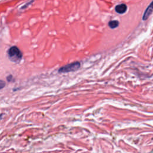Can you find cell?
<instances>
[{
    "label": "cell",
    "instance_id": "1",
    "mask_svg": "<svg viewBox=\"0 0 153 153\" xmlns=\"http://www.w3.org/2000/svg\"><path fill=\"white\" fill-rule=\"evenodd\" d=\"M7 55L9 59L15 63H19L22 58L21 51L16 46H13L9 49L7 52Z\"/></svg>",
    "mask_w": 153,
    "mask_h": 153
},
{
    "label": "cell",
    "instance_id": "2",
    "mask_svg": "<svg viewBox=\"0 0 153 153\" xmlns=\"http://www.w3.org/2000/svg\"><path fill=\"white\" fill-rule=\"evenodd\" d=\"M80 67V64L78 62L72 63V64L67 65L59 69V72L61 73H66L69 72L75 71Z\"/></svg>",
    "mask_w": 153,
    "mask_h": 153
},
{
    "label": "cell",
    "instance_id": "3",
    "mask_svg": "<svg viewBox=\"0 0 153 153\" xmlns=\"http://www.w3.org/2000/svg\"><path fill=\"white\" fill-rule=\"evenodd\" d=\"M152 12H153V1L150 4V5L146 9L144 14H143V15L142 19L143 21H146L149 17V16L151 14Z\"/></svg>",
    "mask_w": 153,
    "mask_h": 153
},
{
    "label": "cell",
    "instance_id": "4",
    "mask_svg": "<svg viewBox=\"0 0 153 153\" xmlns=\"http://www.w3.org/2000/svg\"><path fill=\"white\" fill-rule=\"evenodd\" d=\"M127 10V6L124 4H119L115 7V12L119 14H123Z\"/></svg>",
    "mask_w": 153,
    "mask_h": 153
},
{
    "label": "cell",
    "instance_id": "5",
    "mask_svg": "<svg viewBox=\"0 0 153 153\" xmlns=\"http://www.w3.org/2000/svg\"><path fill=\"white\" fill-rule=\"evenodd\" d=\"M108 25L111 29H114L117 28V27H118L119 25V22L117 21H112L109 22Z\"/></svg>",
    "mask_w": 153,
    "mask_h": 153
},
{
    "label": "cell",
    "instance_id": "6",
    "mask_svg": "<svg viewBox=\"0 0 153 153\" xmlns=\"http://www.w3.org/2000/svg\"><path fill=\"white\" fill-rule=\"evenodd\" d=\"M5 86V83L3 80H0V90L4 88Z\"/></svg>",
    "mask_w": 153,
    "mask_h": 153
},
{
    "label": "cell",
    "instance_id": "7",
    "mask_svg": "<svg viewBox=\"0 0 153 153\" xmlns=\"http://www.w3.org/2000/svg\"><path fill=\"white\" fill-rule=\"evenodd\" d=\"M34 1V0H32V1H30L29 3H27V4H25L21 8L22 9H23V8H26L27 7H28L29 5H30L32 3V1Z\"/></svg>",
    "mask_w": 153,
    "mask_h": 153
}]
</instances>
